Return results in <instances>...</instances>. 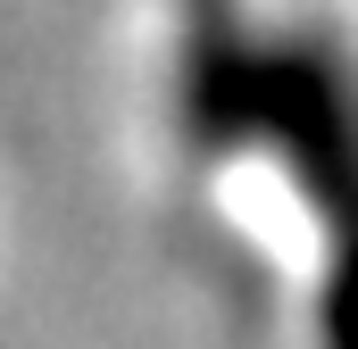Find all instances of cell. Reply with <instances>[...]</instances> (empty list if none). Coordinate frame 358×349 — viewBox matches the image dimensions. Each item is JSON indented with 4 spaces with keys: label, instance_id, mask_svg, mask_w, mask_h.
Listing matches in <instances>:
<instances>
[{
    "label": "cell",
    "instance_id": "6da1fadb",
    "mask_svg": "<svg viewBox=\"0 0 358 349\" xmlns=\"http://www.w3.org/2000/svg\"><path fill=\"white\" fill-rule=\"evenodd\" d=\"M325 341L358 349V216L342 225V266H334V291H325Z\"/></svg>",
    "mask_w": 358,
    "mask_h": 349
}]
</instances>
